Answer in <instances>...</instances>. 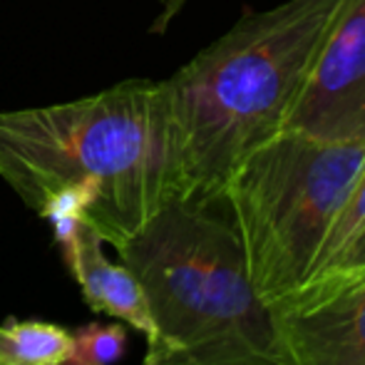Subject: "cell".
<instances>
[{"mask_svg": "<svg viewBox=\"0 0 365 365\" xmlns=\"http://www.w3.org/2000/svg\"><path fill=\"white\" fill-rule=\"evenodd\" d=\"M0 179L40 212L85 187L90 224L120 249L159 209L182 202V167L162 82L127 80L73 102L0 112Z\"/></svg>", "mask_w": 365, "mask_h": 365, "instance_id": "cell-1", "label": "cell"}, {"mask_svg": "<svg viewBox=\"0 0 365 365\" xmlns=\"http://www.w3.org/2000/svg\"><path fill=\"white\" fill-rule=\"evenodd\" d=\"M341 0H286L246 13L164 80L182 202L219 204L231 174L286 127Z\"/></svg>", "mask_w": 365, "mask_h": 365, "instance_id": "cell-2", "label": "cell"}, {"mask_svg": "<svg viewBox=\"0 0 365 365\" xmlns=\"http://www.w3.org/2000/svg\"><path fill=\"white\" fill-rule=\"evenodd\" d=\"M219 204L172 202L117 249L152 313L145 365H293Z\"/></svg>", "mask_w": 365, "mask_h": 365, "instance_id": "cell-3", "label": "cell"}, {"mask_svg": "<svg viewBox=\"0 0 365 365\" xmlns=\"http://www.w3.org/2000/svg\"><path fill=\"white\" fill-rule=\"evenodd\" d=\"M365 159L363 142L281 130L231 174L219 204L269 306L301 286Z\"/></svg>", "mask_w": 365, "mask_h": 365, "instance_id": "cell-4", "label": "cell"}, {"mask_svg": "<svg viewBox=\"0 0 365 365\" xmlns=\"http://www.w3.org/2000/svg\"><path fill=\"white\" fill-rule=\"evenodd\" d=\"M284 130L365 145V0H341Z\"/></svg>", "mask_w": 365, "mask_h": 365, "instance_id": "cell-5", "label": "cell"}, {"mask_svg": "<svg viewBox=\"0 0 365 365\" xmlns=\"http://www.w3.org/2000/svg\"><path fill=\"white\" fill-rule=\"evenodd\" d=\"M271 311L293 365H365V269L301 286Z\"/></svg>", "mask_w": 365, "mask_h": 365, "instance_id": "cell-6", "label": "cell"}, {"mask_svg": "<svg viewBox=\"0 0 365 365\" xmlns=\"http://www.w3.org/2000/svg\"><path fill=\"white\" fill-rule=\"evenodd\" d=\"M102 244V236L87 221L77 224L73 234L58 241L65 266L80 286L87 306L149 338L154 326L145 289L122 261L117 264L107 259Z\"/></svg>", "mask_w": 365, "mask_h": 365, "instance_id": "cell-7", "label": "cell"}, {"mask_svg": "<svg viewBox=\"0 0 365 365\" xmlns=\"http://www.w3.org/2000/svg\"><path fill=\"white\" fill-rule=\"evenodd\" d=\"M73 351V331L50 321L0 323V365H63Z\"/></svg>", "mask_w": 365, "mask_h": 365, "instance_id": "cell-8", "label": "cell"}, {"mask_svg": "<svg viewBox=\"0 0 365 365\" xmlns=\"http://www.w3.org/2000/svg\"><path fill=\"white\" fill-rule=\"evenodd\" d=\"M363 229H365V159H363V167H361V172H358L356 182H353L351 192H348L346 202H343L341 212H338L336 221L331 224L326 239H323L321 249H318L316 261H313L311 269H308L306 279L301 281V286L318 279V276L328 274V271L338 264L343 251L353 244V239H356Z\"/></svg>", "mask_w": 365, "mask_h": 365, "instance_id": "cell-9", "label": "cell"}, {"mask_svg": "<svg viewBox=\"0 0 365 365\" xmlns=\"http://www.w3.org/2000/svg\"><path fill=\"white\" fill-rule=\"evenodd\" d=\"M127 351V328L117 323H85L73 333V351L63 365H115Z\"/></svg>", "mask_w": 365, "mask_h": 365, "instance_id": "cell-10", "label": "cell"}, {"mask_svg": "<svg viewBox=\"0 0 365 365\" xmlns=\"http://www.w3.org/2000/svg\"><path fill=\"white\" fill-rule=\"evenodd\" d=\"M356 269H365V229L356 236V239H353V244L343 251V256L338 259V264L333 266L328 274L318 276V279L308 281V284H316V281L326 279V276H331V274H343V271H356ZM308 284H303V286H308ZM298 289H301V286H298Z\"/></svg>", "mask_w": 365, "mask_h": 365, "instance_id": "cell-11", "label": "cell"}, {"mask_svg": "<svg viewBox=\"0 0 365 365\" xmlns=\"http://www.w3.org/2000/svg\"><path fill=\"white\" fill-rule=\"evenodd\" d=\"M162 5H164V10H162V15H159V20H157V30H162L164 25H167L169 20L179 13V8L184 5V0H162Z\"/></svg>", "mask_w": 365, "mask_h": 365, "instance_id": "cell-12", "label": "cell"}]
</instances>
